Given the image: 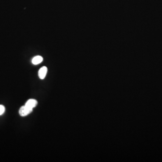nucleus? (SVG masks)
Segmentation results:
<instances>
[{
    "label": "nucleus",
    "instance_id": "obj_4",
    "mask_svg": "<svg viewBox=\"0 0 162 162\" xmlns=\"http://www.w3.org/2000/svg\"><path fill=\"white\" fill-rule=\"evenodd\" d=\"M43 60V59L42 57H40L39 55H38V56L34 57L32 59V62L33 64H35V65H37V64H40V63L42 62Z\"/></svg>",
    "mask_w": 162,
    "mask_h": 162
},
{
    "label": "nucleus",
    "instance_id": "obj_5",
    "mask_svg": "<svg viewBox=\"0 0 162 162\" xmlns=\"http://www.w3.org/2000/svg\"><path fill=\"white\" fill-rule=\"evenodd\" d=\"M5 111V108L2 105H0V115H2Z\"/></svg>",
    "mask_w": 162,
    "mask_h": 162
},
{
    "label": "nucleus",
    "instance_id": "obj_1",
    "mask_svg": "<svg viewBox=\"0 0 162 162\" xmlns=\"http://www.w3.org/2000/svg\"><path fill=\"white\" fill-rule=\"evenodd\" d=\"M33 109L29 108L27 106H23L19 110V114L22 117H25L30 114L33 111Z\"/></svg>",
    "mask_w": 162,
    "mask_h": 162
},
{
    "label": "nucleus",
    "instance_id": "obj_3",
    "mask_svg": "<svg viewBox=\"0 0 162 162\" xmlns=\"http://www.w3.org/2000/svg\"><path fill=\"white\" fill-rule=\"evenodd\" d=\"M38 105V101L34 99H30L28 100L25 104V105L27 106L29 108L33 109L36 107Z\"/></svg>",
    "mask_w": 162,
    "mask_h": 162
},
{
    "label": "nucleus",
    "instance_id": "obj_2",
    "mask_svg": "<svg viewBox=\"0 0 162 162\" xmlns=\"http://www.w3.org/2000/svg\"><path fill=\"white\" fill-rule=\"evenodd\" d=\"M47 72V67L43 66L39 70L38 76L40 79H44Z\"/></svg>",
    "mask_w": 162,
    "mask_h": 162
}]
</instances>
